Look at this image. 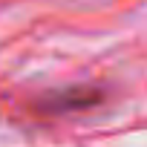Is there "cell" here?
Listing matches in <instances>:
<instances>
[{
	"label": "cell",
	"mask_w": 147,
	"mask_h": 147,
	"mask_svg": "<svg viewBox=\"0 0 147 147\" xmlns=\"http://www.w3.org/2000/svg\"><path fill=\"white\" fill-rule=\"evenodd\" d=\"M107 98V92L101 87H61V90H49L43 95H38L32 101V110L40 115H69V113H81V110H92Z\"/></svg>",
	"instance_id": "1"
}]
</instances>
